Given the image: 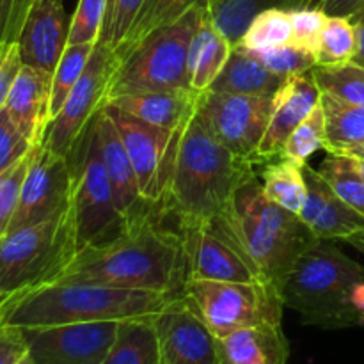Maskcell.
I'll return each instance as SVG.
<instances>
[{"label": "cell", "mask_w": 364, "mask_h": 364, "mask_svg": "<svg viewBox=\"0 0 364 364\" xmlns=\"http://www.w3.org/2000/svg\"><path fill=\"white\" fill-rule=\"evenodd\" d=\"M166 219L160 203H146L124 220L119 233L80 249L55 281L185 295L188 269L183 240L176 228L164 224Z\"/></svg>", "instance_id": "cell-1"}, {"label": "cell", "mask_w": 364, "mask_h": 364, "mask_svg": "<svg viewBox=\"0 0 364 364\" xmlns=\"http://www.w3.org/2000/svg\"><path fill=\"white\" fill-rule=\"evenodd\" d=\"M255 174V164L217 141L194 109L181 127L160 205L167 217L176 219V228L210 226L223 217L237 188Z\"/></svg>", "instance_id": "cell-2"}, {"label": "cell", "mask_w": 364, "mask_h": 364, "mask_svg": "<svg viewBox=\"0 0 364 364\" xmlns=\"http://www.w3.org/2000/svg\"><path fill=\"white\" fill-rule=\"evenodd\" d=\"M173 295L102 284L53 281L0 304V326L34 329L87 322L148 318L162 311Z\"/></svg>", "instance_id": "cell-3"}, {"label": "cell", "mask_w": 364, "mask_h": 364, "mask_svg": "<svg viewBox=\"0 0 364 364\" xmlns=\"http://www.w3.org/2000/svg\"><path fill=\"white\" fill-rule=\"evenodd\" d=\"M210 228L226 237L277 288L295 262L318 242L297 213L267 198L256 174L237 188L226 212Z\"/></svg>", "instance_id": "cell-4"}, {"label": "cell", "mask_w": 364, "mask_h": 364, "mask_svg": "<svg viewBox=\"0 0 364 364\" xmlns=\"http://www.w3.org/2000/svg\"><path fill=\"white\" fill-rule=\"evenodd\" d=\"M364 281V265L348 258L331 240H318L295 262L279 284L284 308L309 326L340 329L355 326L350 291Z\"/></svg>", "instance_id": "cell-5"}, {"label": "cell", "mask_w": 364, "mask_h": 364, "mask_svg": "<svg viewBox=\"0 0 364 364\" xmlns=\"http://www.w3.org/2000/svg\"><path fill=\"white\" fill-rule=\"evenodd\" d=\"M208 11L194 7L174 23L146 36L128 53L114 55L116 64L109 82L107 102L135 92L192 89L188 50Z\"/></svg>", "instance_id": "cell-6"}, {"label": "cell", "mask_w": 364, "mask_h": 364, "mask_svg": "<svg viewBox=\"0 0 364 364\" xmlns=\"http://www.w3.org/2000/svg\"><path fill=\"white\" fill-rule=\"evenodd\" d=\"M78 252L73 210L0 238V304L55 281Z\"/></svg>", "instance_id": "cell-7"}, {"label": "cell", "mask_w": 364, "mask_h": 364, "mask_svg": "<svg viewBox=\"0 0 364 364\" xmlns=\"http://www.w3.org/2000/svg\"><path fill=\"white\" fill-rule=\"evenodd\" d=\"M185 297L217 338L245 327L283 323L284 302L269 279L187 281Z\"/></svg>", "instance_id": "cell-8"}, {"label": "cell", "mask_w": 364, "mask_h": 364, "mask_svg": "<svg viewBox=\"0 0 364 364\" xmlns=\"http://www.w3.org/2000/svg\"><path fill=\"white\" fill-rule=\"evenodd\" d=\"M73 151H78V164L73 167V196L71 210L75 219L78 251L89 245L102 244L117 235L124 219L117 212L112 185L107 176L102 159L98 130L95 119Z\"/></svg>", "instance_id": "cell-9"}, {"label": "cell", "mask_w": 364, "mask_h": 364, "mask_svg": "<svg viewBox=\"0 0 364 364\" xmlns=\"http://www.w3.org/2000/svg\"><path fill=\"white\" fill-rule=\"evenodd\" d=\"M114 64V48L98 39L84 73L71 89L63 109L50 121L43 146L70 159L91 121L105 105Z\"/></svg>", "instance_id": "cell-10"}, {"label": "cell", "mask_w": 364, "mask_h": 364, "mask_svg": "<svg viewBox=\"0 0 364 364\" xmlns=\"http://www.w3.org/2000/svg\"><path fill=\"white\" fill-rule=\"evenodd\" d=\"M274 96L199 92L196 112L213 137L240 159L256 164L262 139L272 116Z\"/></svg>", "instance_id": "cell-11"}, {"label": "cell", "mask_w": 364, "mask_h": 364, "mask_svg": "<svg viewBox=\"0 0 364 364\" xmlns=\"http://www.w3.org/2000/svg\"><path fill=\"white\" fill-rule=\"evenodd\" d=\"M103 109L119 132L144 201L160 203L166 196L181 127L178 130H167L146 123L117 107L103 105Z\"/></svg>", "instance_id": "cell-12"}, {"label": "cell", "mask_w": 364, "mask_h": 364, "mask_svg": "<svg viewBox=\"0 0 364 364\" xmlns=\"http://www.w3.org/2000/svg\"><path fill=\"white\" fill-rule=\"evenodd\" d=\"M71 196L73 167L70 159L57 155L43 144L36 146L7 233L63 215L70 210Z\"/></svg>", "instance_id": "cell-13"}, {"label": "cell", "mask_w": 364, "mask_h": 364, "mask_svg": "<svg viewBox=\"0 0 364 364\" xmlns=\"http://www.w3.org/2000/svg\"><path fill=\"white\" fill-rule=\"evenodd\" d=\"M121 322H87L21 329L34 364H102Z\"/></svg>", "instance_id": "cell-14"}, {"label": "cell", "mask_w": 364, "mask_h": 364, "mask_svg": "<svg viewBox=\"0 0 364 364\" xmlns=\"http://www.w3.org/2000/svg\"><path fill=\"white\" fill-rule=\"evenodd\" d=\"M160 364H223L219 338L208 329L185 295L153 316Z\"/></svg>", "instance_id": "cell-15"}, {"label": "cell", "mask_w": 364, "mask_h": 364, "mask_svg": "<svg viewBox=\"0 0 364 364\" xmlns=\"http://www.w3.org/2000/svg\"><path fill=\"white\" fill-rule=\"evenodd\" d=\"M187 256L188 281H256L265 279L258 269L210 226L176 228Z\"/></svg>", "instance_id": "cell-16"}, {"label": "cell", "mask_w": 364, "mask_h": 364, "mask_svg": "<svg viewBox=\"0 0 364 364\" xmlns=\"http://www.w3.org/2000/svg\"><path fill=\"white\" fill-rule=\"evenodd\" d=\"M68 31L63 0H34L16 41L21 64L53 75L68 45Z\"/></svg>", "instance_id": "cell-17"}, {"label": "cell", "mask_w": 364, "mask_h": 364, "mask_svg": "<svg viewBox=\"0 0 364 364\" xmlns=\"http://www.w3.org/2000/svg\"><path fill=\"white\" fill-rule=\"evenodd\" d=\"M304 180L308 187L306 201L299 217L318 240H347L364 230V215L348 206L331 185L323 180L318 169L304 164Z\"/></svg>", "instance_id": "cell-18"}, {"label": "cell", "mask_w": 364, "mask_h": 364, "mask_svg": "<svg viewBox=\"0 0 364 364\" xmlns=\"http://www.w3.org/2000/svg\"><path fill=\"white\" fill-rule=\"evenodd\" d=\"M320 95L322 92L313 80L311 73L287 78L279 91L274 95L272 116L256 153V162L281 156L284 142L288 141L291 132L316 105H320Z\"/></svg>", "instance_id": "cell-19"}, {"label": "cell", "mask_w": 364, "mask_h": 364, "mask_svg": "<svg viewBox=\"0 0 364 364\" xmlns=\"http://www.w3.org/2000/svg\"><path fill=\"white\" fill-rule=\"evenodd\" d=\"M50 102H52V73L23 64L14 78L4 109L34 148L43 144V139L52 121Z\"/></svg>", "instance_id": "cell-20"}, {"label": "cell", "mask_w": 364, "mask_h": 364, "mask_svg": "<svg viewBox=\"0 0 364 364\" xmlns=\"http://www.w3.org/2000/svg\"><path fill=\"white\" fill-rule=\"evenodd\" d=\"M96 130H98L100 146H102V159L105 166L107 176L112 185L114 201H116L117 212L124 220L137 213L146 206L144 198L139 188L137 176H135L134 166L130 162L127 148L119 137L116 124L102 107L95 117Z\"/></svg>", "instance_id": "cell-21"}, {"label": "cell", "mask_w": 364, "mask_h": 364, "mask_svg": "<svg viewBox=\"0 0 364 364\" xmlns=\"http://www.w3.org/2000/svg\"><path fill=\"white\" fill-rule=\"evenodd\" d=\"M199 92L194 89L178 91H149L123 95L109 100L105 105L117 107L155 127L178 130L194 112Z\"/></svg>", "instance_id": "cell-22"}, {"label": "cell", "mask_w": 364, "mask_h": 364, "mask_svg": "<svg viewBox=\"0 0 364 364\" xmlns=\"http://www.w3.org/2000/svg\"><path fill=\"white\" fill-rule=\"evenodd\" d=\"M223 364H288L290 343L283 326H256L219 338Z\"/></svg>", "instance_id": "cell-23"}, {"label": "cell", "mask_w": 364, "mask_h": 364, "mask_svg": "<svg viewBox=\"0 0 364 364\" xmlns=\"http://www.w3.org/2000/svg\"><path fill=\"white\" fill-rule=\"evenodd\" d=\"M284 82L287 78L272 73L251 52L233 45L223 71L208 91L244 96H274Z\"/></svg>", "instance_id": "cell-24"}, {"label": "cell", "mask_w": 364, "mask_h": 364, "mask_svg": "<svg viewBox=\"0 0 364 364\" xmlns=\"http://www.w3.org/2000/svg\"><path fill=\"white\" fill-rule=\"evenodd\" d=\"M231 50H233V43L217 28L208 11L196 31L191 41V50H188L191 87L194 91H208L210 85L223 71Z\"/></svg>", "instance_id": "cell-25"}, {"label": "cell", "mask_w": 364, "mask_h": 364, "mask_svg": "<svg viewBox=\"0 0 364 364\" xmlns=\"http://www.w3.org/2000/svg\"><path fill=\"white\" fill-rule=\"evenodd\" d=\"M320 107L326 119V151L331 155H347L358 148L364 141V107L329 92L320 95Z\"/></svg>", "instance_id": "cell-26"}, {"label": "cell", "mask_w": 364, "mask_h": 364, "mask_svg": "<svg viewBox=\"0 0 364 364\" xmlns=\"http://www.w3.org/2000/svg\"><path fill=\"white\" fill-rule=\"evenodd\" d=\"M194 7L210 9L208 0H144L137 16L132 21L119 45L114 48V55L121 57L139 45L146 36L159 28L174 23Z\"/></svg>", "instance_id": "cell-27"}, {"label": "cell", "mask_w": 364, "mask_h": 364, "mask_svg": "<svg viewBox=\"0 0 364 364\" xmlns=\"http://www.w3.org/2000/svg\"><path fill=\"white\" fill-rule=\"evenodd\" d=\"M102 364H160L153 316L123 320Z\"/></svg>", "instance_id": "cell-28"}, {"label": "cell", "mask_w": 364, "mask_h": 364, "mask_svg": "<svg viewBox=\"0 0 364 364\" xmlns=\"http://www.w3.org/2000/svg\"><path fill=\"white\" fill-rule=\"evenodd\" d=\"M322 0H219L210 9L213 23L220 32L237 43L247 28L249 21L263 9L281 7V9H302V7H318Z\"/></svg>", "instance_id": "cell-29"}, {"label": "cell", "mask_w": 364, "mask_h": 364, "mask_svg": "<svg viewBox=\"0 0 364 364\" xmlns=\"http://www.w3.org/2000/svg\"><path fill=\"white\" fill-rule=\"evenodd\" d=\"M304 164H297L279 156L274 164H267L262 171V187L267 198L291 213L301 212L308 187L304 180Z\"/></svg>", "instance_id": "cell-30"}, {"label": "cell", "mask_w": 364, "mask_h": 364, "mask_svg": "<svg viewBox=\"0 0 364 364\" xmlns=\"http://www.w3.org/2000/svg\"><path fill=\"white\" fill-rule=\"evenodd\" d=\"M291 43L290 11L281 7L263 9L249 21L247 28L235 45L251 52L274 48Z\"/></svg>", "instance_id": "cell-31"}, {"label": "cell", "mask_w": 364, "mask_h": 364, "mask_svg": "<svg viewBox=\"0 0 364 364\" xmlns=\"http://www.w3.org/2000/svg\"><path fill=\"white\" fill-rule=\"evenodd\" d=\"M318 173L348 206L364 215V173L355 156L329 153Z\"/></svg>", "instance_id": "cell-32"}, {"label": "cell", "mask_w": 364, "mask_h": 364, "mask_svg": "<svg viewBox=\"0 0 364 364\" xmlns=\"http://www.w3.org/2000/svg\"><path fill=\"white\" fill-rule=\"evenodd\" d=\"M95 46L96 43H87V45H66V48H64L59 64L52 75V102H50L52 119L63 109L71 89L75 87L78 78L84 73Z\"/></svg>", "instance_id": "cell-33"}, {"label": "cell", "mask_w": 364, "mask_h": 364, "mask_svg": "<svg viewBox=\"0 0 364 364\" xmlns=\"http://www.w3.org/2000/svg\"><path fill=\"white\" fill-rule=\"evenodd\" d=\"M311 77L322 92L364 107V68L354 63L316 66L311 71Z\"/></svg>", "instance_id": "cell-34"}, {"label": "cell", "mask_w": 364, "mask_h": 364, "mask_svg": "<svg viewBox=\"0 0 364 364\" xmlns=\"http://www.w3.org/2000/svg\"><path fill=\"white\" fill-rule=\"evenodd\" d=\"M355 52V34L348 18L327 16L316 48V66H340L350 63Z\"/></svg>", "instance_id": "cell-35"}, {"label": "cell", "mask_w": 364, "mask_h": 364, "mask_svg": "<svg viewBox=\"0 0 364 364\" xmlns=\"http://www.w3.org/2000/svg\"><path fill=\"white\" fill-rule=\"evenodd\" d=\"M318 149H326V119L322 107L316 105L304 121L291 132L284 142L281 156L297 164H308V159Z\"/></svg>", "instance_id": "cell-36"}, {"label": "cell", "mask_w": 364, "mask_h": 364, "mask_svg": "<svg viewBox=\"0 0 364 364\" xmlns=\"http://www.w3.org/2000/svg\"><path fill=\"white\" fill-rule=\"evenodd\" d=\"M247 52H251V50H247ZM251 53L263 66L269 68L272 73L281 75L284 78L311 73L316 68L315 53L306 52V50L295 46L294 43L274 46V48L258 50V52Z\"/></svg>", "instance_id": "cell-37"}, {"label": "cell", "mask_w": 364, "mask_h": 364, "mask_svg": "<svg viewBox=\"0 0 364 364\" xmlns=\"http://www.w3.org/2000/svg\"><path fill=\"white\" fill-rule=\"evenodd\" d=\"M109 0H78L70 20L68 45L98 43L107 18Z\"/></svg>", "instance_id": "cell-38"}, {"label": "cell", "mask_w": 364, "mask_h": 364, "mask_svg": "<svg viewBox=\"0 0 364 364\" xmlns=\"http://www.w3.org/2000/svg\"><path fill=\"white\" fill-rule=\"evenodd\" d=\"M32 151L27 156H23L20 162L14 164L13 167H9L6 173L0 174V238L7 235L14 213H16L21 185H23L25 174H27L28 164H31Z\"/></svg>", "instance_id": "cell-39"}, {"label": "cell", "mask_w": 364, "mask_h": 364, "mask_svg": "<svg viewBox=\"0 0 364 364\" xmlns=\"http://www.w3.org/2000/svg\"><path fill=\"white\" fill-rule=\"evenodd\" d=\"M291 43L309 53H316L327 14L318 7H302L290 11Z\"/></svg>", "instance_id": "cell-40"}, {"label": "cell", "mask_w": 364, "mask_h": 364, "mask_svg": "<svg viewBox=\"0 0 364 364\" xmlns=\"http://www.w3.org/2000/svg\"><path fill=\"white\" fill-rule=\"evenodd\" d=\"M142 2L144 0H109L105 25H103L100 41L109 43L112 48H116L130 28L134 18L137 16Z\"/></svg>", "instance_id": "cell-41"}, {"label": "cell", "mask_w": 364, "mask_h": 364, "mask_svg": "<svg viewBox=\"0 0 364 364\" xmlns=\"http://www.w3.org/2000/svg\"><path fill=\"white\" fill-rule=\"evenodd\" d=\"M32 149L34 146L18 130L6 109L0 110V174L20 162Z\"/></svg>", "instance_id": "cell-42"}, {"label": "cell", "mask_w": 364, "mask_h": 364, "mask_svg": "<svg viewBox=\"0 0 364 364\" xmlns=\"http://www.w3.org/2000/svg\"><path fill=\"white\" fill-rule=\"evenodd\" d=\"M34 0H0V45L16 43Z\"/></svg>", "instance_id": "cell-43"}, {"label": "cell", "mask_w": 364, "mask_h": 364, "mask_svg": "<svg viewBox=\"0 0 364 364\" xmlns=\"http://www.w3.org/2000/svg\"><path fill=\"white\" fill-rule=\"evenodd\" d=\"M21 66L23 64H21L18 43L0 45V110L6 105L7 95L13 87V82Z\"/></svg>", "instance_id": "cell-44"}, {"label": "cell", "mask_w": 364, "mask_h": 364, "mask_svg": "<svg viewBox=\"0 0 364 364\" xmlns=\"http://www.w3.org/2000/svg\"><path fill=\"white\" fill-rule=\"evenodd\" d=\"M28 355V345L20 327H0V364H18Z\"/></svg>", "instance_id": "cell-45"}, {"label": "cell", "mask_w": 364, "mask_h": 364, "mask_svg": "<svg viewBox=\"0 0 364 364\" xmlns=\"http://www.w3.org/2000/svg\"><path fill=\"white\" fill-rule=\"evenodd\" d=\"M364 6V0H322L318 9H322L327 16L350 18Z\"/></svg>", "instance_id": "cell-46"}, {"label": "cell", "mask_w": 364, "mask_h": 364, "mask_svg": "<svg viewBox=\"0 0 364 364\" xmlns=\"http://www.w3.org/2000/svg\"><path fill=\"white\" fill-rule=\"evenodd\" d=\"M348 20H350L352 27H354L355 34V52L350 63L364 68V6L358 11V13L352 14Z\"/></svg>", "instance_id": "cell-47"}, {"label": "cell", "mask_w": 364, "mask_h": 364, "mask_svg": "<svg viewBox=\"0 0 364 364\" xmlns=\"http://www.w3.org/2000/svg\"><path fill=\"white\" fill-rule=\"evenodd\" d=\"M350 308L352 313H354L355 326H364V281L352 288Z\"/></svg>", "instance_id": "cell-48"}, {"label": "cell", "mask_w": 364, "mask_h": 364, "mask_svg": "<svg viewBox=\"0 0 364 364\" xmlns=\"http://www.w3.org/2000/svg\"><path fill=\"white\" fill-rule=\"evenodd\" d=\"M345 242H347L348 245H352V247L358 249L359 252H363V255H364V230L358 231V233H354L352 237H348Z\"/></svg>", "instance_id": "cell-49"}, {"label": "cell", "mask_w": 364, "mask_h": 364, "mask_svg": "<svg viewBox=\"0 0 364 364\" xmlns=\"http://www.w3.org/2000/svg\"><path fill=\"white\" fill-rule=\"evenodd\" d=\"M347 155L355 156V159H364V141L358 146V148H354V149H352V151H348Z\"/></svg>", "instance_id": "cell-50"}, {"label": "cell", "mask_w": 364, "mask_h": 364, "mask_svg": "<svg viewBox=\"0 0 364 364\" xmlns=\"http://www.w3.org/2000/svg\"><path fill=\"white\" fill-rule=\"evenodd\" d=\"M18 364H34V361H32V359H31V355H25V358L21 359V361L18 363Z\"/></svg>", "instance_id": "cell-51"}, {"label": "cell", "mask_w": 364, "mask_h": 364, "mask_svg": "<svg viewBox=\"0 0 364 364\" xmlns=\"http://www.w3.org/2000/svg\"><path fill=\"white\" fill-rule=\"evenodd\" d=\"M217 2H219V0H208V4H210V9H212V7H213V6H215V4H217Z\"/></svg>", "instance_id": "cell-52"}, {"label": "cell", "mask_w": 364, "mask_h": 364, "mask_svg": "<svg viewBox=\"0 0 364 364\" xmlns=\"http://www.w3.org/2000/svg\"><path fill=\"white\" fill-rule=\"evenodd\" d=\"M359 160V166H361V169H363V173H364V159H358Z\"/></svg>", "instance_id": "cell-53"}, {"label": "cell", "mask_w": 364, "mask_h": 364, "mask_svg": "<svg viewBox=\"0 0 364 364\" xmlns=\"http://www.w3.org/2000/svg\"><path fill=\"white\" fill-rule=\"evenodd\" d=\"M63 2H64V0H63Z\"/></svg>", "instance_id": "cell-54"}, {"label": "cell", "mask_w": 364, "mask_h": 364, "mask_svg": "<svg viewBox=\"0 0 364 364\" xmlns=\"http://www.w3.org/2000/svg\"><path fill=\"white\" fill-rule=\"evenodd\" d=\"M0 327H2V326H0Z\"/></svg>", "instance_id": "cell-55"}]
</instances>
